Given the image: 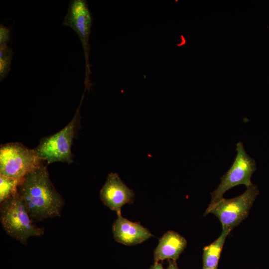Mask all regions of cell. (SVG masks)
<instances>
[{
    "label": "cell",
    "mask_w": 269,
    "mask_h": 269,
    "mask_svg": "<svg viewBox=\"0 0 269 269\" xmlns=\"http://www.w3.org/2000/svg\"><path fill=\"white\" fill-rule=\"evenodd\" d=\"M47 166L45 164L28 174L18 187V193L34 223L61 216L65 204L50 179Z\"/></svg>",
    "instance_id": "1"
},
{
    "label": "cell",
    "mask_w": 269,
    "mask_h": 269,
    "mask_svg": "<svg viewBox=\"0 0 269 269\" xmlns=\"http://www.w3.org/2000/svg\"><path fill=\"white\" fill-rule=\"evenodd\" d=\"M0 204V223L9 236L27 245L29 238L41 237L44 234V229L32 221L18 192Z\"/></svg>",
    "instance_id": "2"
},
{
    "label": "cell",
    "mask_w": 269,
    "mask_h": 269,
    "mask_svg": "<svg viewBox=\"0 0 269 269\" xmlns=\"http://www.w3.org/2000/svg\"><path fill=\"white\" fill-rule=\"evenodd\" d=\"M84 96V93L70 122L58 132L41 138L38 145L34 148L39 157L47 165L55 162L68 164L73 162L71 146L79 127L81 119L80 108Z\"/></svg>",
    "instance_id": "3"
},
{
    "label": "cell",
    "mask_w": 269,
    "mask_h": 269,
    "mask_svg": "<svg viewBox=\"0 0 269 269\" xmlns=\"http://www.w3.org/2000/svg\"><path fill=\"white\" fill-rule=\"evenodd\" d=\"M34 149H30L20 142L0 145V175L16 179L45 164Z\"/></svg>",
    "instance_id": "4"
},
{
    "label": "cell",
    "mask_w": 269,
    "mask_h": 269,
    "mask_svg": "<svg viewBox=\"0 0 269 269\" xmlns=\"http://www.w3.org/2000/svg\"><path fill=\"white\" fill-rule=\"evenodd\" d=\"M259 194L258 187L253 184L239 196L229 199L222 198L214 205L209 206L204 215L213 214L220 221L222 228L232 230L247 217Z\"/></svg>",
    "instance_id": "5"
},
{
    "label": "cell",
    "mask_w": 269,
    "mask_h": 269,
    "mask_svg": "<svg viewBox=\"0 0 269 269\" xmlns=\"http://www.w3.org/2000/svg\"><path fill=\"white\" fill-rule=\"evenodd\" d=\"M236 151L237 155L231 167L221 177L217 188L211 193L209 206L221 199L227 191L235 186L244 184L248 188L253 185L251 177L256 170V162L246 153L243 142L236 144Z\"/></svg>",
    "instance_id": "6"
},
{
    "label": "cell",
    "mask_w": 269,
    "mask_h": 269,
    "mask_svg": "<svg viewBox=\"0 0 269 269\" xmlns=\"http://www.w3.org/2000/svg\"><path fill=\"white\" fill-rule=\"evenodd\" d=\"M93 22L91 13L85 0H71L62 24L72 28L79 36L82 43L86 60V72L88 69V53L90 47L89 38Z\"/></svg>",
    "instance_id": "7"
},
{
    "label": "cell",
    "mask_w": 269,
    "mask_h": 269,
    "mask_svg": "<svg viewBox=\"0 0 269 269\" xmlns=\"http://www.w3.org/2000/svg\"><path fill=\"white\" fill-rule=\"evenodd\" d=\"M104 204L117 214L121 213L122 207L134 202V193L121 179L116 173L111 172L100 191Z\"/></svg>",
    "instance_id": "8"
},
{
    "label": "cell",
    "mask_w": 269,
    "mask_h": 269,
    "mask_svg": "<svg viewBox=\"0 0 269 269\" xmlns=\"http://www.w3.org/2000/svg\"><path fill=\"white\" fill-rule=\"evenodd\" d=\"M112 226L114 239L125 245L133 246L140 244L152 237L149 230L139 222L129 221L122 216L121 213L117 214Z\"/></svg>",
    "instance_id": "9"
},
{
    "label": "cell",
    "mask_w": 269,
    "mask_h": 269,
    "mask_svg": "<svg viewBox=\"0 0 269 269\" xmlns=\"http://www.w3.org/2000/svg\"><path fill=\"white\" fill-rule=\"evenodd\" d=\"M187 241L178 233L169 231L159 239L154 251V262L166 259L176 261L186 247Z\"/></svg>",
    "instance_id": "10"
},
{
    "label": "cell",
    "mask_w": 269,
    "mask_h": 269,
    "mask_svg": "<svg viewBox=\"0 0 269 269\" xmlns=\"http://www.w3.org/2000/svg\"><path fill=\"white\" fill-rule=\"evenodd\" d=\"M231 231L229 228H222V232L219 237L212 244L204 248L203 267L217 268L226 239Z\"/></svg>",
    "instance_id": "11"
},
{
    "label": "cell",
    "mask_w": 269,
    "mask_h": 269,
    "mask_svg": "<svg viewBox=\"0 0 269 269\" xmlns=\"http://www.w3.org/2000/svg\"><path fill=\"white\" fill-rule=\"evenodd\" d=\"M22 179L0 175V203L17 193L18 187Z\"/></svg>",
    "instance_id": "12"
},
{
    "label": "cell",
    "mask_w": 269,
    "mask_h": 269,
    "mask_svg": "<svg viewBox=\"0 0 269 269\" xmlns=\"http://www.w3.org/2000/svg\"><path fill=\"white\" fill-rule=\"evenodd\" d=\"M12 50L7 45L0 46V81H2L8 75L12 56Z\"/></svg>",
    "instance_id": "13"
},
{
    "label": "cell",
    "mask_w": 269,
    "mask_h": 269,
    "mask_svg": "<svg viewBox=\"0 0 269 269\" xmlns=\"http://www.w3.org/2000/svg\"><path fill=\"white\" fill-rule=\"evenodd\" d=\"M10 37V29L1 24L0 25V46L7 45Z\"/></svg>",
    "instance_id": "14"
},
{
    "label": "cell",
    "mask_w": 269,
    "mask_h": 269,
    "mask_svg": "<svg viewBox=\"0 0 269 269\" xmlns=\"http://www.w3.org/2000/svg\"><path fill=\"white\" fill-rule=\"evenodd\" d=\"M168 262L169 264L167 269H179L176 263V261L168 260Z\"/></svg>",
    "instance_id": "15"
},
{
    "label": "cell",
    "mask_w": 269,
    "mask_h": 269,
    "mask_svg": "<svg viewBox=\"0 0 269 269\" xmlns=\"http://www.w3.org/2000/svg\"><path fill=\"white\" fill-rule=\"evenodd\" d=\"M150 269H164L161 264L159 262H154V264L151 266Z\"/></svg>",
    "instance_id": "16"
},
{
    "label": "cell",
    "mask_w": 269,
    "mask_h": 269,
    "mask_svg": "<svg viewBox=\"0 0 269 269\" xmlns=\"http://www.w3.org/2000/svg\"><path fill=\"white\" fill-rule=\"evenodd\" d=\"M203 269H217V268H209L203 267Z\"/></svg>",
    "instance_id": "17"
}]
</instances>
